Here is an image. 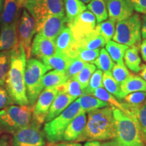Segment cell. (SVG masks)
<instances>
[{
    "mask_svg": "<svg viewBox=\"0 0 146 146\" xmlns=\"http://www.w3.org/2000/svg\"><path fill=\"white\" fill-rule=\"evenodd\" d=\"M27 58L22 44L12 50L10 70L5 80V87L14 104L29 106L25 82V73Z\"/></svg>",
    "mask_w": 146,
    "mask_h": 146,
    "instance_id": "6da1fadb",
    "label": "cell"
},
{
    "mask_svg": "<svg viewBox=\"0 0 146 146\" xmlns=\"http://www.w3.org/2000/svg\"><path fill=\"white\" fill-rule=\"evenodd\" d=\"M87 114L86 127L78 142L114 139L116 127L112 107L98 109Z\"/></svg>",
    "mask_w": 146,
    "mask_h": 146,
    "instance_id": "7a4b0ae2",
    "label": "cell"
},
{
    "mask_svg": "<svg viewBox=\"0 0 146 146\" xmlns=\"http://www.w3.org/2000/svg\"><path fill=\"white\" fill-rule=\"evenodd\" d=\"M116 135L114 139L116 146H145L138 123L133 114H127L114 108Z\"/></svg>",
    "mask_w": 146,
    "mask_h": 146,
    "instance_id": "3957f363",
    "label": "cell"
},
{
    "mask_svg": "<svg viewBox=\"0 0 146 146\" xmlns=\"http://www.w3.org/2000/svg\"><path fill=\"white\" fill-rule=\"evenodd\" d=\"M33 107L12 105L0 110V135H14L32 121Z\"/></svg>",
    "mask_w": 146,
    "mask_h": 146,
    "instance_id": "277c9868",
    "label": "cell"
},
{
    "mask_svg": "<svg viewBox=\"0 0 146 146\" xmlns=\"http://www.w3.org/2000/svg\"><path fill=\"white\" fill-rule=\"evenodd\" d=\"M52 70L41 60L30 58L27 60L25 73V82L29 106L33 107L38 97L43 90V76Z\"/></svg>",
    "mask_w": 146,
    "mask_h": 146,
    "instance_id": "5b68a950",
    "label": "cell"
},
{
    "mask_svg": "<svg viewBox=\"0 0 146 146\" xmlns=\"http://www.w3.org/2000/svg\"><path fill=\"white\" fill-rule=\"evenodd\" d=\"M83 112L78 100L72 102L59 116L48 123H45L43 131L47 141L54 144L63 141L64 131L71 121Z\"/></svg>",
    "mask_w": 146,
    "mask_h": 146,
    "instance_id": "8992f818",
    "label": "cell"
},
{
    "mask_svg": "<svg viewBox=\"0 0 146 146\" xmlns=\"http://www.w3.org/2000/svg\"><path fill=\"white\" fill-rule=\"evenodd\" d=\"M141 16L137 14L132 16L125 21L116 23L113 41L127 45L128 47L140 46L141 40Z\"/></svg>",
    "mask_w": 146,
    "mask_h": 146,
    "instance_id": "52a82bcc",
    "label": "cell"
},
{
    "mask_svg": "<svg viewBox=\"0 0 146 146\" xmlns=\"http://www.w3.org/2000/svg\"><path fill=\"white\" fill-rule=\"evenodd\" d=\"M25 8L36 23L50 15L65 16L63 0H26Z\"/></svg>",
    "mask_w": 146,
    "mask_h": 146,
    "instance_id": "ba28073f",
    "label": "cell"
},
{
    "mask_svg": "<svg viewBox=\"0 0 146 146\" xmlns=\"http://www.w3.org/2000/svg\"><path fill=\"white\" fill-rule=\"evenodd\" d=\"M45 139L41 124L32 120L28 126L13 135L12 146H45Z\"/></svg>",
    "mask_w": 146,
    "mask_h": 146,
    "instance_id": "9c48e42d",
    "label": "cell"
},
{
    "mask_svg": "<svg viewBox=\"0 0 146 146\" xmlns=\"http://www.w3.org/2000/svg\"><path fill=\"white\" fill-rule=\"evenodd\" d=\"M36 33L35 21L27 10H24L18 23V41L26 53L27 60L31 57V45Z\"/></svg>",
    "mask_w": 146,
    "mask_h": 146,
    "instance_id": "30bf717a",
    "label": "cell"
},
{
    "mask_svg": "<svg viewBox=\"0 0 146 146\" xmlns=\"http://www.w3.org/2000/svg\"><path fill=\"white\" fill-rule=\"evenodd\" d=\"M58 94L56 87L45 88L41 91L33 107V120L41 125L45 122L49 110Z\"/></svg>",
    "mask_w": 146,
    "mask_h": 146,
    "instance_id": "8fae6325",
    "label": "cell"
},
{
    "mask_svg": "<svg viewBox=\"0 0 146 146\" xmlns=\"http://www.w3.org/2000/svg\"><path fill=\"white\" fill-rule=\"evenodd\" d=\"M67 25L66 16L50 15L36 23V33L55 41Z\"/></svg>",
    "mask_w": 146,
    "mask_h": 146,
    "instance_id": "7c38bea8",
    "label": "cell"
},
{
    "mask_svg": "<svg viewBox=\"0 0 146 146\" xmlns=\"http://www.w3.org/2000/svg\"><path fill=\"white\" fill-rule=\"evenodd\" d=\"M96 23L94 14L90 11L85 10L67 26L70 29L74 41H76L92 32L96 28Z\"/></svg>",
    "mask_w": 146,
    "mask_h": 146,
    "instance_id": "4fadbf2b",
    "label": "cell"
},
{
    "mask_svg": "<svg viewBox=\"0 0 146 146\" xmlns=\"http://www.w3.org/2000/svg\"><path fill=\"white\" fill-rule=\"evenodd\" d=\"M109 19L118 23L134 14V8L128 0H106Z\"/></svg>",
    "mask_w": 146,
    "mask_h": 146,
    "instance_id": "5bb4252c",
    "label": "cell"
},
{
    "mask_svg": "<svg viewBox=\"0 0 146 146\" xmlns=\"http://www.w3.org/2000/svg\"><path fill=\"white\" fill-rule=\"evenodd\" d=\"M31 56L42 61L45 58L50 57L56 54L55 41L47 39L36 33L31 45Z\"/></svg>",
    "mask_w": 146,
    "mask_h": 146,
    "instance_id": "9a60e30c",
    "label": "cell"
},
{
    "mask_svg": "<svg viewBox=\"0 0 146 146\" xmlns=\"http://www.w3.org/2000/svg\"><path fill=\"white\" fill-rule=\"evenodd\" d=\"M23 8H25V0H5L1 15V27L19 21Z\"/></svg>",
    "mask_w": 146,
    "mask_h": 146,
    "instance_id": "2e32d148",
    "label": "cell"
},
{
    "mask_svg": "<svg viewBox=\"0 0 146 146\" xmlns=\"http://www.w3.org/2000/svg\"><path fill=\"white\" fill-rule=\"evenodd\" d=\"M85 114L81 112L71 121L64 133L63 141L78 142L86 127L87 118Z\"/></svg>",
    "mask_w": 146,
    "mask_h": 146,
    "instance_id": "e0dca14e",
    "label": "cell"
},
{
    "mask_svg": "<svg viewBox=\"0 0 146 146\" xmlns=\"http://www.w3.org/2000/svg\"><path fill=\"white\" fill-rule=\"evenodd\" d=\"M18 22L1 27L0 32V52L10 51L19 44L18 36Z\"/></svg>",
    "mask_w": 146,
    "mask_h": 146,
    "instance_id": "ac0fdd59",
    "label": "cell"
},
{
    "mask_svg": "<svg viewBox=\"0 0 146 146\" xmlns=\"http://www.w3.org/2000/svg\"><path fill=\"white\" fill-rule=\"evenodd\" d=\"M74 101H75V99L68 94L58 92L57 96L56 97L49 110L48 114L45 118V122L48 123L54 120L62 112H63Z\"/></svg>",
    "mask_w": 146,
    "mask_h": 146,
    "instance_id": "d6986e66",
    "label": "cell"
},
{
    "mask_svg": "<svg viewBox=\"0 0 146 146\" xmlns=\"http://www.w3.org/2000/svg\"><path fill=\"white\" fill-rule=\"evenodd\" d=\"M106 44V42L104 38L99 33L98 29L95 28L94 30L90 33L82 37L81 39L74 41L72 50L75 47H82L87 50H98V49L103 48Z\"/></svg>",
    "mask_w": 146,
    "mask_h": 146,
    "instance_id": "ffe728a7",
    "label": "cell"
},
{
    "mask_svg": "<svg viewBox=\"0 0 146 146\" xmlns=\"http://www.w3.org/2000/svg\"><path fill=\"white\" fill-rule=\"evenodd\" d=\"M122 98L128 94L137 91L146 92V81L141 76L131 74L120 84Z\"/></svg>",
    "mask_w": 146,
    "mask_h": 146,
    "instance_id": "44dd1931",
    "label": "cell"
},
{
    "mask_svg": "<svg viewBox=\"0 0 146 146\" xmlns=\"http://www.w3.org/2000/svg\"><path fill=\"white\" fill-rule=\"evenodd\" d=\"M91 95L107 103L110 107L120 110L127 114H132L130 107L127 104L119 101L117 98H115L113 95L110 94L108 91L106 90L104 87L97 89Z\"/></svg>",
    "mask_w": 146,
    "mask_h": 146,
    "instance_id": "7402d4cb",
    "label": "cell"
},
{
    "mask_svg": "<svg viewBox=\"0 0 146 146\" xmlns=\"http://www.w3.org/2000/svg\"><path fill=\"white\" fill-rule=\"evenodd\" d=\"M74 43V36L70 29L66 25L55 40L56 52L66 54L68 56Z\"/></svg>",
    "mask_w": 146,
    "mask_h": 146,
    "instance_id": "603a6c76",
    "label": "cell"
},
{
    "mask_svg": "<svg viewBox=\"0 0 146 146\" xmlns=\"http://www.w3.org/2000/svg\"><path fill=\"white\" fill-rule=\"evenodd\" d=\"M67 25L72 23L80 14L87 10L85 3L81 0H63Z\"/></svg>",
    "mask_w": 146,
    "mask_h": 146,
    "instance_id": "cb8c5ba5",
    "label": "cell"
},
{
    "mask_svg": "<svg viewBox=\"0 0 146 146\" xmlns=\"http://www.w3.org/2000/svg\"><path fill=\"white\" fill-rule=\"evenodd\" d=\"M72 60V58H70L67 55L56 52L54 55L45 58L42 60V62L51 69L66 72Z\"/></svg>",
    "mask_w": 146,
    "mask_h": 146,
    "instance_id": "d4e9b609",
    "label": "cell"
},
{
    "mask_svg": "<svg viewBox=\"0 0 146 146\" xmlns=\"http://www.w3.org/2000/svg\"><path fill=\"white\" fill-rule=\"evenodd\" d=\"M139 46L130 47L126 50L124 56L125 64L133 72L138 73L141 70V60L139 55Z\"/></svg>",
    "mask_w": 146,
    "mask_h": 146,
    "instance_id": "484cf974",
    "label": "cell"
},
{
    "mask_svg": "<svg viewBox=\"0 0 146 146\" xmlns=\"http://www.w3.org/2000/svg\"><path fill=\"white\" fill-rule=\"evenodd\" d=\"M77 100L81 106L82 111L85 113L110 106L107 103L91 95L83 94Z\"/></svg>",
    "mask_w": 146,
    "mask_h": 146,
    "instance_id": "4316f807",
    "label": "cell"
},
{
    "mask_svg": "<svg viewBox=\"0 0 146 146\" xmlns=\"http://www.w3.org/2000/svg\"><path fill=\"white\" fill-rule=\"evenodd\" d=\"M129 48L127 45L121 44L114 41H110L106 44V50L114 62L122 66H125L124 56L126 50Z\"/></svg>",
    "mask_w": 146,
    "mask_h": 146,
    "instance_id": "83f0119b",
    "label": "cell"
},
{
    "mask_svg": "<svg viewBox=\"0 0 146 146\" xmlns=\"http://www.w3.org/2000/svg\"><path fill=\"white\" fill-rule=\"evenodd\" d=\"M87 8L94 14L98 23L106 21L108 18L106 0H91Z\"/></svg>",
    "mask_w": 146,
    "mask_h": 146,
    "instance_id": "f1b7e54d",
    "label": "cell"
},
{
    "mask_svg": "<svg viewBox=\"0 0 146 146\" xmlns=\"http://www.w3.org/2000/svg\"><path fill=\"white\" fill-rule=\"evenodd\" d=\"M100 50H87L82 47H75L70 51L68 56L70 58H78L85 63L94 64L100 55Z\"/></svg>",
    "mask_w": 146,
    "mask_h": 146,
    "instance_id": "f546056e",
    "label": "cell"
},
{
    "mask_svg": "<svg viewBox=\"0 0 146 146\" xmlns=\"http://www.w3.org/2000/svg\"><path fill=\"white\" fill-rule=\"evenodd\" d=\"M68 79V77L65 72L54 70L50 71L43 76L42 83L43 88L56 87L64 83Z\"/></svg>",
    "mask_w": 146,
    "mask_h": 146,
    "instance_id": "4dcf8cb0",
    "label": "cell"
},
{
    "mask_svg": "<svg viewBox=\"0 0 146 146\" xmlns=\"http://www.w3.org/2000/svg\"><path fill=\"white\" fill-rule=\"evenodd\" d=\"M103 87L118 100H123L120 84L113 77L111 71L103 73Z\"/></svg>",
    "mask_w": 146,
    "mask_h": 146,
    "instance_id": "1f68e13d",
    "label": "cell"
},
{
    "mask_svg": "<svg viewBox=\"0 0 146 146\" xmlns=\"http://www.w3.org/2000/svg\"><path fill=\"white\" fill-rule=\"evenodd\" d=\"M58 92H62L68 94L74 99L81 97L83 94V91L79 83L74 78H70L59 86L56 87Z\"/></svg>",
    "mask_w": 146,
    "mask_h": 146,
    "instance_id": "d6a6232c",
    "label": "cell"
},
{
    "mask_svg": "<svg viewBox=\"0 0 146 146\" xmlns=\"http://www.w3.org/2000/svg\"><path fill=\"white\" fill-rule=\"evenodd\" d=\"M130 108L137 121L142 138L146 146V101L139 106L130 107Z\"/></svg>",
    "mask_w": 146,
    "mask_h": 146,
    "instance_id": "836d02e7",
    "label": "cell"
},
{
    "mask_svg": "<svg viewBox=\"0 0 146 146\" xmlns=\"http://www.w3.org/2000/svg\"><path fill=\"white\" fill-rule=\"evenodd\" d=\"M12 50L0 52V86H4L10 70Z\"/></svg>",
    "mask_w": 146,
    "mask_h": 146,
    "instance_id": "e575fe53",
    "label": "cell"
},
{
    "mask_svg": "<svg viewBox=\"0 0 146 146\" xmlns=\"http://www.w3.org/2000/svg\"><path fill=\"white\" fill-rule=\"evenodd\" d=\"M96 70V66L94 64L87 63L85 66L72 78H74L76 81H78L81 89L83 90L87 87L91 76Z\"/></svg>",
    "mask_w": 146,
    "mask_h": 146,
    "instance_id": "d590c367",
    "label": "cell"
},
{
    "mask_svg": "<svg viewBox=\"0 0 146 146\" xmlns=\"http://www.w3.org/2000/svg\"><path fill=\"white\" fill-rule=\"evenodd\" d=\"M94 64L99 70L103 72H108L112 70L115 64L106 49L102 48L100 50L99 56L94 62Z\"/></svg>",
    "mask_w": 146,
    "mask_h": 146,
    "instance_id": "8d00e7d4",
    "label": "cell"
},
{
    "mask_svg": "<svg viewBox=\"0 0 146 146\" xmlns=\"http://www.w3.org/2000/svg\"><path fill=\"white\" fill-rule=\"evenodd\" d=\"M96 28L98 29L99 33L104 38L107 43L108 41H111L114 36L116 25L115 22L109 19L97 25Z\"/></svg>",
    "mask_w": 146,
    "mask_h": 146,
    "instance_id": "74e56055",
    "label": "cell"
},
{
    "mask_svg": "<svg viewBox=\"0 0 146 146\" xmlns=\"http://www.w3.org/2000/svg\"><path fill=\"white\" fill-rule=\"evenodd\" d=\"M103 71L97 70L94 72L89 80V84L85 89L83 94L91 95L97 89L103 87Z\"/></svg>",
    "mask_w": 146,
    "mask_h": 146,
    "instance_id": "f35d334b",
    "label": "cell"
},
{
    "mask_svg": "<svg viewBox=\"0 0 146 146\" xmlns=\"http://www.w3.org/2000/svg\"><path fill=\"white\" fill-rule=\"evenodd\" d=\"M146 100V92L137 91L128 94L123 99L124 103L130 107H137L141 105Z\"/></svg>",
    "mask_w": 146,
    "mask_h": 146,
    "instance_id": "ab89813d",
    "label": "cell"
},
{
    "mask_svg": "<svg viewBox=\"0 0 146 146\" xmlns=\"http://www.w3.org/2000/svg\"><path fill=\"white\" fill-rule=\"evenodd\" d=\"M113 77L119 84H121L128 76L131 74L126 66H122L118 64H115L112 69Z\"/></svg>",
    "mask_w": 146,
    "mask_h": 146,
    "instance_id": "60d3db41",
    "label": "cell"
},
{
    "mask_svg": "<svg viewBox=\"0 0 146 146\" xmlns=\"http://www.w3.org/2000/svg\"><path fill=\"white\" fill-rule=\"evenodd\" d=\"M87 64V63L84 62L82 60L78 59V58H73L70 65H69L68 68H67L66 71L65 72L68 78H72L75 76L76 74H77Z\"/></svg>",
    "mask_w": 146,
    "mask_h": 146,
    "instance_id": "b9f144b4",
    "label": "cell"
},
{
    "mask_svg": "<svg viewBox=\"0 0 146 146\" xmlns=\"http://www.w3.org/2000/svg\"><path fill=\"white\" fill-rule=\"evenodd\" d=\"M14 104V101L12 100L10 94H8L5 87L0 86V110L13 105Z\"/></svg>",
    "mask_w": 146,
    "mask_h": 146,
    "instance_id": "7bdbcfd3",
    "label": "cell"
},
{
    "mask_svg": "<svg viewBox=\"0 0 146 146\" xmlns=\"http://www.w3.org/2000/svg\"><path fill=\"white\" fill-rule=\"evenodd\" d=\"M137 12L146 15V0H128Z\"/></svg>",
    "mask_w": 146,
    "mask_h": 146,
    "instance_id": "ee69618b",
    "label": "cell"
},
{
    "mask_svg": "<svg viewBox=\"0 0 146 146\" xmlns=\"http://www.w3.org/2000/svg\"><path fill=\"white\" fill-rule=\"evenodd\" d=\"M83 146H116L114 140L108 141H87Z\"/></svg>",
    "mask_w": 146,
    "mask_h": 146,
    "instance_id": "f6af8a7d",
    "label": "cell"
},
{
    "mask_svg": "<svg viewBox=\"0 0 146 146\" xmlns=\"http://www.w3.org/2000/svg\"><path fill=\"white\" fill-rule=\"evenodd\" d=\"M140 52H141L142 59L143 60L144 62H146V39H144L141 41V44L139 46Z\"/></svg>",
    "mask_w": 146,
    "mask_h": 146,
    "instance_id": "bcb514c9",
    "label": "cell"
},
{
    "mask_svg": "<svg viewBox=\"0 0 146 146\" xmlns=\"http://www.w3.org/2000/svg\"><path fill=\"white\" fill-rule=\"evenodd\" d=\"M0 146H10V138L8 135L0 136Z\"/></svg>",
    "mask_w": 146,
    "mask_h": 146,
    "instance_id": "7dc6e473",
    "label": "cell"
},
{
    "mask_svg": "<svg viewBox=\"0 0 146 146\" xmlns=\"http://www.w3.org/2000/svg\"><path fill=\"white\" fill-rule=\"evenodd\" d=\"M53 146H82L81 143L78 142H58V143L53 144Z\"/></svg>",
    "mask_w": 146,
    "mask_h": 146,
    "instance_id": "c3c4849f",
    "label": "cell"
},
{
    "mask_svg": "<svg viewBox=\"0 0 146 146\" xmlns=\"http://www.w3.org/2000/svg\"><path fill=\"white\" fill-rule=\"evenodd\" d=\"M141 36L143 39H146V15L143 17L141 24Z\"/></svg>",
    "mask_w": 146,
    "mask_h": 146,
    "instance_id": "681fc988",
    "label": "cell"
},
{
    "mask_svg": "<svg viewBox=\"0 0 146 146\" xmlns=\"http://www.w3.org/2000/svg\"><path fill=\"white\" fill-rule=\"evenodd\" d=\"M139 75L146 81V64H142L141 70L139 72Z\"/></svg>",
    "mask_w": 146,
    "mask_h": 146,
    "instance_id": "f907efd6",
    "label": "cell"
},
{
    "mask_svg": "<svg viewBox=\"0 0 146 146\" xmlns=\"http://www.w3.org/2000/svg\"><path fill=\"white\" fill-rule=\"evenodd\" d=\"M81 1H82L85 3H89L91 1V0H81Z\"/></svg>",
    "mask_w": 146,
    "mask_h": 146,
    "instance_id": "816d5d0a",
    "label": "cell"
},
{
    "mask_svg": "<svg viewBox=\"0 0 146 146\" xmlns=\"http://www.w3.org/2000/svg\"><path fill=\"white\" fill-rule=\"evenodd\" d=\"M2 1L3 0H0V12H1V9H2Z\"/></svg>",
    "mask_w": 146,
    "mask_h": 146,
    "instance_id": "f5cc1de1",
    "label": "cell"
},
{
    "mask_svg": "<svg viewBox=\"0 0 146 146\" xmlns=\"http://www.w3.org/2000/svg\"><path fill=\"white\" fill-rule=\"evenodd\" d=\"M25 1H26V0H25Z\"/></svg>",
    "mask_w": 146,
    "mask_h": 146,
    "instance_id": "db71d44e",
    "label": "cell"
},
{
    "mask_svg": "<svg viewBox=\"0 0 146 146\" xmlns=\"http://www.w3.org/2000/svg\"><path fill=\"white\" fill-rule=\"evenodd\" d=\"M145 101H146V100H145Z\"/></svg>",
    "mask_w": 146,
    "mask_h": 146,
    "instance_id": "11a10c76",
    "label": "cell"
}]
</instances>
